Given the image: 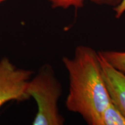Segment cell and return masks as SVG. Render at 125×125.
Returning <instances> with one entry per match:
<instances>
[{
	"label": "cell",
	"instance_id": "obj_1",
	"mask_svg": "<svg viewBox=\"0 0 125 125\" xmlns=\"http://www.w3.org/2000/svg\"><path fill=\"white\" fill-rule=\"evenodd\" d=\"M69 75V93L65 106L79 114L89 125H99L103 111L111 102L104 78L99 52L79 45L74 56L63 57Z\"/></svg>",
	"mask_w": 125,
	"mask_h": 125
},
{
	"label": "cell",
	"instance_id": "obj_2",
	"mask_svg": "<svg viewBox=\"0 0 125 125\" xmlns=\"http://www.w3.org/2000/svg\"><path fill=\"white\" fill-rule=\"evenodd\" d=\"M28 96L37 104L33 125H62L64 118L58 110V100L62 94L61 83L52 67L45 64L36 75L31 78L27 88Z\"/></svg>",
	"mask_w": 125,
	"mask_h": 125
},
{
	"label": "cell",
	"instance_id": "obj_3",
	"mask_svg": "<svg viewBox=\"0 0 125 125\" xmlns=\"http://www.w3.org/2000/svg\"><path fill=\"white\" fill-rule=\"evenodd\" d=\"M33 72L17 67L8 58L0 60V107L10 101L29 99L28 83Z\"/></svg>",
	"mask_w": 125,
	"mask_h": 125
},
{
	"label": "cell",
	"instance_id": "obj_4",
	"mask_svg": "<svg viewBox=\"0 0 125 125\" xmlns=\"http://www.w3.org/2000/svg\"><path fill=\"white\" fill-rule=\"evenodd\" d=\"M99 54L103 75L111 102L125 117V74L113 67L99 53Z\"/></svg>",
	"mask_w": 125,
	"mask_h": 125
},
{
	"label": "cell",
	"instance_id": "obj_5",
	"mask_svg": "<svg viewBox=\"0 0 125 125\" xmlns=\"http://www.w3.org/2000/svg\"><path fill=\"white\" fill-rule=\"evenodd\" d=\"M54 9H69L74 7L79 9L83 6L85 1H89L97 5L112 6L113 9L120 4L122 0H48Z\"/></svg>",
	"mask_w": 125,
	"mask_h": 125
},
{
	"label": "cell",
	"instance_id": "obj_6",
	"mask_svg": "<svg viewBox=\"0 0 125 125\" xmlns=\"http://www.w3.org/2000/svg\"><path fill=\"white\" fill-rule=\"evenodd\" d=\"M99 125H125V117L111 102L103 111Z\"/></svg>",
	"mask_w": 125,
	"mask_h": 125
},
{
	"label": "cell",
	"instance_id": "obj_7",
	"mask_svg": "<svg viewBox=\"0 0 125 125\" xmlns=\"http://www.w3.org/2000/svg\"><path fill=\"white\" fill-rule=\"evenodd\" d=\"M99 53L113 67L125 74V52L108 50Z\"/></svg>",
	"mask_w": 125,
	"mask_h": 125
},
{
	"label": "cell",
	"instance_id": "obj_8",
	"mask_svg": "<svg viewBox=\"0 0 125 125\" xmlns=\"http://www.w3.org/2000/svg\"><path fill=\"white\" fill-rule=\"evenodd\" d=\"M115 13V18H120L125 13V0H122L120 4L113 9Z\"/></svg>",
	"mask_w": 125,
	"mask_h": 125
},
{
	"label": "cell",
	"instance_id": "obj_9",
	"mask_svg": "<svg viewBox=\"0 0 125 125\" xmlns=\"http://www.w3.org/2000/svg\"><path fill=\"white\" fill-rule=\"evenodd\" d=\"M5 0H0V4L1 3V2H3V1H4Z\"/></svg>",
	"mask_w": 125,
	"mask_h": 125
}]
</instances>
